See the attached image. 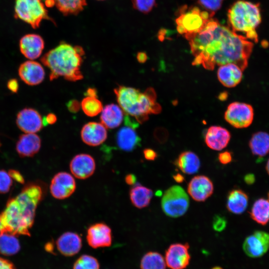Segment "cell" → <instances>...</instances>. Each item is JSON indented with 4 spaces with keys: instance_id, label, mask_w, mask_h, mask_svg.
<instances>
[{
    "instance_id": "cell-1",
    "label": "cell",
    "mask_w": 269,
    "mask_h": 269,
    "mask_svg": "<svg viewBox=\"0 0 269 269\" xmlns=\"http://www.w3.org/2000/svg\"><path fill=\"white\" fill-rule=\"evenodd\" d=\"M194 56L193 64L208 70L216 66L234 63L244 71L254 44L246 37L211 18L199 32L184 35Z\"/></svg>"
},
{
    "instance_id": "cell-2",
    "label": "cell",
    "mask_w": 269,
    "mask_h": 269,
    "mask_svg": "<svg viewBox=\"0 0 269 269\" xmlns=\"http://www.w3.org/2000/svg\"><path fill=\"white\" fill-rule=\"evenodd\" d=\"M44 192L39 184L28 183L16 197L9 199L0 215V233L30 236L36 209Z\"/></svg>"
},
{
    "instance_id": "cell-3",
    "label": "cell",
    "mask_w": 269,
    "mask_h": 269,
    "mask_svg": "<svg viewBox=\"0 0 269 269\" xmlns=\"http://www.w3.org/2000/svg\"><path fill=\"white\" fill-rule=\"evenodd\" d=\"M84 53L82 47L63 42L45 53L41 61L50 70V81L63 77L76 81L83 78L80 68Z\"/></svg>"
},
{
    "instance_id": "cell-4",
    "label": "cell",
    "mask_w": 269,
    "mask_h": 269,
    "mask_svg": "<svg viewBox=\"0 0 269 269\" xmlns=\"http://www.w3.org/2000/svg\"><path fill=\"white\" fill-rule=\"evenodd\" d=\"M114 91L119 106L125 114L133 117L138 123L146 121L149 114H157L161 110L152 88L142 93L134 88L119 85Z\"/></svg>"
},
{
    "instance_id": "cell-5",
    "label": "cell",
    "mask_w": 269,
    "mask_h": 269,
    "mask_svg": "<svg viewBox=\"0 0 269 269\" xmlns=\"http://www.w3.org/2000/svg\"><path fill=\"white\" fill-rule=\"evenodd\" d=\"M227 17L230 28L233 31L244 33L247 38L255 42L258 41L256 29L262 21L259 3L238 0L228 9Z\"/></svg>"
},
{
    "instance_id": "cell-6",
    "label": "cell",
    "mask_w": 269,
    "mask_h": 269,
    "mask_svg": "<svg viewBox=\"0 0 269 269\" xmlns=\"http://www.w3.org/2000/svg\"><path fill=\"white\" fill-rule=\"evenodd\" d=\"M213 16L207 11H201L196 6L187 9L183 7L175 20L177 30L184 35L197 33L203 28Z\"/></svg>"
},
{
    "instance_id": "cell-7",
    "label": "cell",
    "mask_w": 269,
    "mask_h": 269,
    "mask_svg": "<svg viewBox=\"0 0 269 269\" xmlns=\"http://www.w3.org/2000/svg\"><path fill=\"white\" fill-rule=\"evenodd\" d=\"M161 205L163 211L167 216L177 218L182 216L187 211L189 199L181 186L174 185L165 191Z\"/></svg>"
},
{
    "instance_id": "cell-8",
    "label": "cell",
    "mask_w": 269,
    "mask_h": 269,
    "mask_svg": "<svg viewBox=\"0 0 269 269\" xmlns=\"http://www.w3.org/2000/svg\"><path fill=\"white\" fill-rule=\"evenodd\" d=\"M14 11L16 18L33 28H38L43 19L49 18L42 0H16Z\"/></svg>"
},
{
    "instance_id": "cell-9",
    "label": "cell",
    "mask_w": 269,
    "mask_h": 269,
    "mask_svg": "<svg viewBox=\"0 0 269 269\" xmlns=\"http://www.w3.org/2000/svg\"><path fill=\"white\" fill-rule=\"evenodd\" d=\"M252 106L245 103H231L225 113V119L233 127L241 129L250 126L254 119Z\"/></svg>"
},
{
    "instance_id": "cell-10",
    "label": "cell",
    "mask_w": 269,
    "mask_h": 269,
    "mask_svg": "<svg viewBox=\"0 0 269 269\" xmlns=\"http://www.w3.org/2000/svg\"><path fill=\"white\" fill-rule=\"evenodd\" d=\"M188 243H174L166 250L164 259L166 266L170 269H185L191 259Z\"/></svg>"
},
{
    "instance_id": "cell-11",
    "label": "cell",
    "mask_w": 269,
    "mask_h": 269,
    "mask_svg": "<svg viewBox=\"0 0 269 269\" xmlns=\"http://www.w3.org/2000/svg\"><path fill=\"white\" fill-rule=\"evenodd\" d=\"M243 249L245 254L251 258L263 256L269 249V234L262 231L255 232L246 238Z\"/></svg>"
},
{
    "instance_id": "cell-12",
    "label": "cell",
    "mask_w": 269,
    "mask_h": 269,
    "mask_svg": "<svg viewBox=\"0 0 269 269\" xmlns=\"http://www.w3.org/2000/svg\"><path fill=\"white\" fill-rule=\"evenodd\" d=\"M76 182L73 177L66 172H60L54 175L50 185V191L56 199H64L75 191Z\"/></svg>"
},
{
    "instance_id": "cell-13",
    "label": "cell",
    "mask_w": 269,
    "mask_h": 269,
    "mask_svg": "<svg viewBox=\"0 0 269 269\" xmlns=\"http://www.w3.org/2000/svg\"><path fill=\"white\" fill-rule=\"evenodd\" d=\"M16 124L25 133H36L43 127L42 119L37 111L31 108H24L17 114Z\"/></svg>"
},
{
    "instance_id": "cell-14",
    "label": "cell",
    "mask_w": 269,
    "mask_h": 269,
    "mask_svg": "<svg viewBox=\"0 0 269 269\" xmlns=\"http://www.w3.org/2000/svg\"><path fill=\"white\" fill-rule=\"evenodd\" d=\"M86 239L89 245L94 249L110 247L112 242V230L104 223L94 224L88 228Z\"/></svg>"
},
{
    "instance_id": "cell-15",
    "label": "cell",
    "mask_w": 269,
    "mask_h": 269,
    "mask_svg": "<svg viewBox=\"0 0 269 269\" xmlns=\"http://www.w3.org/2000/svg\"><path fill=\"white\" fill-rule=\"evenodd\" d=\"M213 184L209 178L205 175H198L192 178L188 184L187 191L194 200L205 201L213 193Z\"/></svg>"
},
{
    "instance_id": "cell-16",
    "label": "cell",
    "mask_w": 269,
    "mask_h": 269,
    "mask_svg": "<svg viewBox=\"0 0 269 269\" xmlns=\"http://www.w3.org/2000/svg\"><path fill=\"white\" fill-rule=\"evenodd\" d=\"M18 74L21 80L30 86L40 84L45 77V71L42 65L32 60L21 63L18 68Z\"/></svg>"
},
{
    "instance_id": "cell-17",
    "label": "cell",
    "mask_w": 269,
    "mask_h": 269,
    "mask_svg": "<svg viewBox=\"0 0 269 269\" xmlns=\"http://www.w3.org/2000/svg\"><path fill=\"white\" fill-rule=\"evenodd\" d=\"M95 168L94 158L86 153L75 155L70 163L72 173L78 179H85L89 177L94 173Z\"/></svg>"
},
{
    "instance_id": "cell-18",
    "label": "cell",
    "mask_w": 269,
    "mask_h": 269,
    "mask_svg": "<svg viewBox=\"0 0 269 269\" xmlns=\"http://www.w3.org/2000/svg\"><path fill=\"white\" fill-rule=\"evenodd\" d=\"M81 137L83 141L88 145H99L107 139L106 128L102 123L89 122L83 127Z\"/></svg>"
},
{
    "instance_id": "cell-19",
    "label": "cell",
    "mask_w": 269,
    "mask_h": 269,
    "mask_svg": "<svg viewBox=\"0 0 269 269\" xmlns=\"http://www.w3.org/2000/svg\"><path fill=\"white\" fill-rule=\"evenodd\" d=\"M44 47L42 38L36 34H28L23 36L19 41V48L21 53L30 60L38 58Z\"/></svg>"
},
{
    "instance_id": "cell-20",
    "label": "cell",
    "mask_w": 269,
    "mask_h": 269,
    "mask_svg": "<svg viewBox=\"0 0 269 269\" xmlns=\"http://www.w3.org/2000/svg\"><path fill=\"white\" fill-rule=\"evenodd\" d=\"M56 244L61 254L66 257H72L80 251L82 240L77 233L67 232L57 239Z\"/></svg>"
},
{
    "instance_id": "cell-21",
    "label": "cell",
    "mask_w": 269,
    "mask_h": 269,
    "mask_svg": "<svg viewBox=\"0 0 269 269\" xmlns=\"http://www.w3.org/2000/svg\"><path fill=\"white\" fill-rule=\"evenodd\" d=\"M231 138V134L226 129L220 126H211L207 131L205 141L210 148L221 150L226 147Z\"/></svg>"
},
{
    "instance_id": "cell-22",
    "label": "cell",
    "mask_w": 269,
    "mask_h": 269,
    "mask_svg": "<svg viewBox=\"0 0 269 269\" xmlns=\"http://www.w3.org/2000/svg\"><path fill=\"white\" fill-rule=\"evenodd\" d=\"M40 137L34 133H25L19 136L16 150L22 157H31L38 152L41 147Z\"/></svg>"
},
{
    "instance_id": "cell-23",
    "label": "cell",
    "mask_w": 269,
    "mask_h": 269,
    "mask_svg": "<svg viewBox=\"0 0 269 269\" xmlns=\"http://www.w3.org/2000/svg\"><path fill=\"white\" fill-rule=\"evenodd\" d=\"M243 70L234 63H227L220 66L217 76L220 82L225 87L232 88L236 86L243 78Z\"/></svg>"
},
{
    "instance_id": "cell-24",
    "label": "cell",
    "mask_w": 269,
    "mask_h": 269,
    "mask_svg": "<svg viewBox=\"0 0 269 269\" xmlns=\"http://www.w3.org/2000/svg\"><path fill=\"white\" fill-rule=\"evenodd\" d=\"M135 129L133 127L126 126L118 131L116 137V143L121 150L132 151L139 145L140 138Z\"/></svg>"
},
{
    "instance_id": "cell-25",
    "label": "cell",
    "mask_w": 269,
    "mask_h": 269,
    "mask_svg": "<svg viewBox=\"0 0 269 269\" xmlns=\"http://www.w3.org/2000/svg\"><path fill=\"white\" fill-rule=\"evenodd\" d=\"M124 112L122 108L115 104L106 105L102 110L100 116L101 123L108 129L118 127L123 122Z\"/></svg>"
},
{
    "instance_id": "cell-26",
    "label": "cell",
    "mask_w": 269,
    "mask_h": 269,
    "mask_svg": "<svg viewBox=\"0 0 269 269\" xmlns=\"http://www.w3.org/2000/svg\"><path fill=\"white\" fill-rule=\"evenodd\" d=\"M249 198L247 194L240 189L231 190L228 194L227 208L230 212L240 214L246 209Z\"/></svg>"
},
{
    "instance_id": "cell-27",
    "label": "cell",
    "mask_w": 269,
    "mask_h": 269,
    "mask_svg": "<svg viewBox=\"0 0 269 269\" xmlns=\"http://www.w3.org/2000/svg\"><path fill=\"white\" fill-rule=\"evenodd\" d=\"M175 164L181 171L187 174L196 173L200 166V161L198 156L190 151L180 153L176 159Z\"/></svg>"
},
{
    "instance_id": "cell-28",
    "label": "cell",
    "mask_w": 269,
    "mask_h": 269,
    "mask_svg": "<svg viewBox=\"0 0 269 269\" xmlns=\"http://www.w3.org/2000/svg\"><path fill=\"white\" fill-rule=\"evenodd\" d=\"M249 147L254 155L266 156L269 153V134L262 131L254 133L250 140Z\"/></svg>"
},
{
    "instance_id": "cell-29",
    "label": "cell",
    "mask_w": 269,
    "mask_h": 269,
    "mask_svg": "<svg viewBox=\"0 0 269 269\" xmlns=\"http://www.w3.org/2000/svg\"><path fill=\"white\" fill-rule=\"evenodd\" d=\"M152 195L151 189L140 185H134L130 191V198L132 204L139 209L149 205Z\"/></svg>"
},
{
    "instance_id": "cell-30",
    "label": "cell",
    "mask_w": 269,
    "mask_h": 269,
    "mask_svg": "<svg viewBox=\"0 0 269 269\" xmlns=\"http://www.w3.org/2000/svg\"><path fill=\"white\" fill-rule=\"evenodd\" d=\"M251 218L257 223L265 225L269 222V200L260 198L254 203L250 211Z\"/></svg>"
},
{
    "instance_id": "cell-31",
    "label": "cell",
    "mask_w": 269,
    "mask_h": 269,
    "mask_svg": "<svg viewBox=\"0 0 269 269\" xmlns=\"http://www.w3.org/2000/svg\"><path fill=\"white\" fill-rule=\"evenodd\" d=\"M20 244L16 236L8 233H0V253L11 256L17 253Z\"/></svg>"
},
{
    "instance_id": "cell-32",
    "label": "cell",
    "mask_w": 269,
    "mask_h": 269,
    "mask_svg": "<svg viewBox=\"0 0 269 269\" xmlns=\"http://www.w3.org/2000/svg\"><path fill=\"white\" fill-rule=\"evenodd\" d=\"M53 4L64 15L77 14L87 3L85 0H51Z\"/></svg>"
},
{
    "instance_id": "cell-33",
    "label": "cell",
    "mask_w": 269,
    "mask_h": 269,
    "mask_svg": "<svg viewBox=\"0 0 269 269\" xmlns=\"http://www.w3.org/2000/svg\"><path fill=\"white\" fill-rule=\"evenodd\" d=\"M164 257L156 252H148L143 255L140 262V269H166Z\"/></svg>"
},
{
    "instance_id": "cell-34",
    "label": "cell",
    "mask_w": 269,
    "mask_h": 269,
    "mask_svg": "<svg viewBox=\"0 0 269 269\" xmlns=\"http://www.w3.org/2000/svg\"><path fill=\"white\" fill-rule=\"evenodd\" d=\"M84 113L88 116L94 117L101 113L103 105L97 97L87 96L84 98L81 104Z\"/></svg>"
},
{
    "instance_id": "cell-35",
    "label": "cell",
    "mask_w": 269,
    "mask_h": 269,
    "mask_svg": "<svg viewBox=\"0 0 269 269\" xmlns=\"http://www.w3.org/2000/svg\"><path fill=\"white\" fill-rule=\"evenodd\" d=\"M99 263L95 257L82 255L75 262L73 269H99Z\"/></svg>"
},
{
    "instance_id": "cell-36",
    "label": "cell",
    "mask_w": 269,
    "mask_h": 269,
    "mask_svg": "<svg viewBox=\"0 0 269 269\" xmlns=\"http://www.w3.org/2000/svg\"><path fill=\"white\" fill-rule=\"evenodd\" d=\"M133 7L137 10L144 13L149 12L155 6V0H132Z\"/></svg>"
},
{
    "instance_id": "cell-37",
    "label": "cell",
    "mask_w": 269,
    "mask_h": 269,
    "mask_svg": "<svg viewBox=\"0 0 269 269\" xmlns=\"http://www.w3.org/2000/svg\"><path fill=\"white\" fill-rule=\"evenodd\" d=\"M223 0H198V2L206 11L214 15L222 5Z\"/></svg>"
},
{
    "instance_id": "cell-38",
    "label": "cell",
    "mask_w": 269,
    "mask_h": 269,
    "mask_svg": "<svg viewBox=\"0 0 269 269\" xmlns=\"http://www.w3.org/2000/svg\"><path fill=\"white\" fill-rule=\"evenodd\" d=\"M12 183V178L8 173L4 170H0V193L8 192Z\"/></svg>"
},
{
    "instance_id": "cell-39",
    "label": "cell",
    "mask_w": 269,
    "mask_h": 269,
    "mask_svg": "<svg viewBox=\"0 0 269 269\" xmlns=\"http://www.w3.org/2000/svg\"><path fill=\"white\" fill-rule=\"evenodd\" d=\"M227 225L226 219L220 215H216L213 220V228L216 231L221 232L223 231Z\"/></svg>"
},
{
    "instance_id": "cell-40",
    "label": "cell",
    "mask_w": 269,
    "mask_h": 269,
    "mask_svg": "<svg viewBox=\"0 0 269 269\" xmlns=\"http://www.w3.org/2000/svg\"><path fill=\"white\" fill-rule=\"evenodd\" d=\"M66 105L68 111L72 113H77L81 107V104L75 99L69 101Z\"/></svg>"
},
{
    "instance_id": "cell-41",
    "label": "cell",
    "mask_w": 269,
    "mask_h": 269,
    "mask_svg": "<svg viewBox=\"0 0 269 269\" xmlns=\"http://www.w3.org/2000/svg\"><path fill=\"white\" fill-rule=\"evenodd\" d=\"M220 162L223 164H227L230 163L232 160V154L229 151L221 152L218 156Z\"/></svg>"
},
{
    "instance_id": "cell-42",
    "label": "cell",
    "mask_w": 269,
    "mask_h": 269,
    "mask_svg": "<svg viewBox=\"0 0 269 269\" xmlns=\"http://www.w3.org/2000/svg\"><path fill=\"white\" fill-rule=\"evenodd\" d=\"M8 89L13 93H16L19 89L18 82L17 79L12 78L9 79L7 83Z\"/></svg>"
},
{
    "instance_id": "cell-43",
    "label": "cell",
    "mask_w": 269,
    "mask_h": 269,
    "mask_svg": "<svg viewBox=\"0 0 269 269\" xmlns=\"http://www.w3.org/2000/svg\"><path fill=\"white\" fill-rule=\"evenodd\" d=\"M9 175L12 178L19 182L20 183H23L24 182V178L20 173L16 170L11 169L8 172Z\"/></svg>"
},
{
    "instance_id": "cell-44",
    "label": "cell",
    "mask_w": 269,
    "mask_h": 269,
    "mask_svg": "<svg viewBox=\"0 0 269 269\" xmlns=\"http://www.w3.org/2000/svg\"><path fill=\"white\" fill-rule=\"evenodd\" d=\"M143 153L144 158L148 160H154L157 157V153L150 148L144 149Z\"/></svg>"
},
{
    "instance_id": "cell-45",
    "label": "cell",
    "mask_w": 269,
    "mask_h": 269,
    "mask_svg": "<svg viewBox=\"0 0 269 269\" xmlns=\"http://www.w3.org/2000/svg\"><path fill=\"white\" fill-rule=\"evenodd\" d=\"M56 121V116L53 113H49L46 117H44L43 119H42L43 125L44 126L55 124Z\"/></svg>"
},
{
    "instance_id": "cell-46",
    "label": "cell",
    "mask_w": 269,
    "mask_h": 269,
    "mask_svg": "<svg viewBox=\"0 0 269 269\" xmlns=\"http://www.w3.org/2000/svg\"><path fill=\"white\" fill-rule=\"evenodd\" d=\"M0 269H15V268L9 261L0 257Z\"/></svg>"
},
{
    "instance_id": "cell-47",
    "label": "cell",
    "mask_w": 269,
    "mask_h": 269,
    "mask_svg": "<svg viewBox=\"0 0 269 269\" xmlns=\"http://www.w3.org/2000/svg\"><path fill=\"white\" fill-rule=\"evenodd\" d=\"M125 181L129 185H134L136 182V177L133 174H129L125 177Z\"/></svg>"
},
{
    "instance_id": "cell-48",
    "label": "cell",
    "mask_w": 269,
    "mask_h": 269,
    "mask_svg": "<svg viewBox=\"0 0 269 269\" xmlns=\"http://www.w3.org/2000/svg\"><path fill=\"white\" fill-rule=\"evenodd\" d=\"M136 58L139 63H143L146 61L147 56L145 52H139L136 55Z\"/></svg>"
},
{
    "instance_id": "cell-49",
    "label": "cell",
    "mask_w": 269,
    "mask_h": 269,
    "mask_svg": "<svg viewBox=\"0 0 269 269\" xmlns=\"http://www.w3.org/2000/svg\"><path fill=\"white\" fill-rule=\"evenodd\" d=\"M86 95L89 97H97V92L95 88H88L85 93Z\"/></svg>"
},
{
    "instance_id": "cell-50",
    "label": "cell",
    "mask_w": 269,
    "mask_h": 269,
    "mask_svg": "<svg viewBox=\"0 0 269 269\" xmlns=\"http://www.w3.org/2000/svg\"><path fill=\"white\" fill-rule=\"evenodd\" d=\"M255 178L253 174H249L244 177L245 182L248 184H251L255 182Z\"/></svg>"
},
{
    "instance_id": "cell-51",
    "label": "cell",
    "mask_w": 269,
    "mask_h": 269,
    "mask_svg": "<svg viewBox=\"0 0 269 269\" xmlns=\"http://www.w3.org/2000/svg\"><path fill=\"white\" fill-rule=\"evenodd\" d=\"M173 178L174 180L177 183L182 182L185 178L180 173H177L173 176Z\"/></svg>"
},
{
    "instance_id": "cell-52",
    "label": "cell",
    "mask_w": 269,
    "mask_h": 269,
    "mask_svg": "<svg viewBox=\"0 0 269 269\" xmlns=\"http://www.w3.org/2000/svg\"><path fill=\"white\" fill-rule=\"evenodd\" d=\"M227 98V93L226 92L222 93L219 95V98L221 100H226Z\"/></svg>"
},
{
    "instance_id": "cell-53",
    "label": "cell",
    "mask_w": 269,
    "mask_h": 269,
    "mask_svg": "<svg viewBox=\"0 0 269 269\" xmlns=\"http://www.w3.org/2000/svg\"><path fill=\"white\" fill-rule=\"evenodd\" d=\"M262 45L263 47H267L269 45V43L267 41L263 40L262 42Z\"/></svg>"
},
{
    "instance_id": "cell-54",
    "label": "cell",
    "mask_w": 269,
    "mask_h": 269,
    "mask_svg": "<svg viewBox=\"0 0 269 269\" xmlns=\"http://www.w3.org/2000/svg\"><path fill=\"white\" fill-rule=\"evenodd\" d=\"M266 168L268 174L269 175V158L268 159V160L267 161Z\"/></svg>"
},
{
    "instance_id": "cell-55",
    "label": "cell",
    "mask_w": 269,
    "mask_h": 269,
    "mask_svg": "<svg viewBox=\"0 0 269 269\" xmlns=\"http://www.w3.org/2000/svg\"><path fill=\"white\" fill-rule=\"evenodd\" d=\"M211 269H223L222 267L219 266H216L213 267Z\"/></svg>"
},
{
    "instance_id": "cell-56",
    "label": "cell",
    "mask_w": 269,
    "mask_h": 269,
    "mask_svg": "<svg viewBox=\"0 0 269 269\" xmlns=\"http://www.w3.org/2000/svg\"><path fill=\"white\" fill-rule=\"evenodd\" d=\"M0 226H1V224H0Z\"/></svg>"
},
{
    "instance_id": "cell-57",
    "label": "cell",
    "mask_w": 269,
    "mask_h": 269,
    "mask_svg": "<svg viewBox=\"0 0 269 269\" xmlns=\"http://www.w3.org/2000/svg\"><path fill=\"white\" fill-rule=\"evenodd\" d=\"M268 198H269V192L268 193Z\"/></svg>"
},
{
    "instance_id": "cell-58",
    "label": "cell",
    "mask_w": 269,
    "mask_h": 269,
    "mask_svg": "<svg viewBox=\"0 0 269 269\" xmlns=\"http://www.w3.org/2000/svg\"></svg>"
},
{
    "instance_id": "cell-59",
    "label": "cell",
    "mask_w": 269,
    "mask_h": 269,
    "mask_svg": "<svg viewBox=\"0 0 269 269\" xmlns=\"http://www.w3.org/2000/svg\"></svg>"
}]
</instances>
